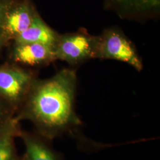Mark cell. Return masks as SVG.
Instances as JSON below:
<instances>
[{"mask_svg":"<svg viewBox=\"0 0 160 160\" xmlns=\"http://www.w3.org/2000/svg\"><path fill=\"white\" fill-rule=\"evenodd\" d=\"M59 35L45 22L38 13L31 25L13 40L12 43H36L55 47Z\"/></svg>","mask_w":160,"mask_h":160,"instance_id":"obj_8","label":"cell"},{"mask_svg":"<svg viewBox=\"0 0 160 160\" xmlns=\"http://www.w3.org/2000/svg\"><path fill=\"white\" fill-rule=\"evenodd\" d=\"M11 58L14 62L36 67L49 64L56 60L54 47L42 43H12Z\"/></svg>","mask_w":160,"mask_h":160,"instance_id":"obj_7","label":"cell"},{"mask_svg":"<svg viewBox=\"0 0 160 160\" xmlns=\"http://www.w3.org/2000/svg\"><path fill=\"white\" fill-rule=\"evenodd\" d=\"M37 79L33 72L17 64L0 65V98L15 116Z\"/></svg>","mask_w":160,"mask_h":160,"instance_id":"obj_2","label":"cell"},{"mask_svg":"<svg viewBox=\"0 0 160 160\" xmlns=\"http://www.w3.org/2000/svg\"><path fill=\"white\" fill-rule=\"evenodd\" d=\"M17 160H25V158H24V157L23 156H22V157H18V159Z\"/></svg>","mask_w":160,"mask_h":160,"instance_id":"obj_13","label":"cell"},{"mask_svg":"<svg viewBox=\"0 0 160 160\" xmlns=\"http://www.w3.org/2000/svg\"><path fill=\"white\" fill-rule=\"evenodd\" d=\"M96 58L123 62L138 71L143 69L142 59L135 46L122 30L116 28L106 29L98 36Z\"/></svg>","mask_w":160,"mask_h":160,"instance_id":"obj_3","label":"cell"},{"mask_svg":"<svg viewBox=\"0 0 160 160\" xmlns=\"http://www.w3.org/2000/svg\"><path fill=\"white\" fill-rule=\"evenodd\" d=\"M76 70L61 69L51 78L36 79L15 118L28 120L37 134L52 140L81 124L75 111Z\"/></svg>","mask_w":160,"mask_h":160,"instance_id":"obj_1","label":"cell"},{"mask_svg":"<svg viewBox=\"0 0 160 160\" xmlns=\"http://www.w3.org/2000/svg\"><path fill=\"white\" fill-rule=\"evenodd\" d=\"M39 12L31 0H14L6 12L4 30L8 44L29 28Z\"/></svg>","mask_w":160,"mask_h":160,"instance_id":"obj_5","label":"cell"},{"mask_svg":"<svg viewBox=\"0 0 160 160\" xmlns=\"http://www.w3.org/2000/svg\"><path fill=\"white\" fill-rule=\"evenodd\" d=\"M21 130L20 122H16L0 134V160H17V155L15 143L16 138L18 137Z\"/></svg>","mask_w":160,"mask_h":160,"instance_id":"obj_10","label":"cell"},{"mask_svg":"<svg viewBox=\"0 0 160 160\" xmlns=\"http://www.w3.org/2000/svg\"><path fill=\"white\" fill-rule=\"evenodd\" d=\"M16 122L18 121L15 118V113L0 98V134Z\"/></svg>","mask_w":160,"mask_h":160,"instance_id":"obj_11","label":"cell"},{"mask_svg":"<svg viewBox=\"0 0 160 160\" xmlns=\"http://www.w3.org/2000/svg\"><path fill=\"white\" fill-rule=\"evenodd\" d=\"M14 0H0V52L8 45L6 39L4 25L6 12Z\"/></svg>","mask_w":160,"mask_h":160,"instance_id":"obj_12","label":"cell"},{"mask_svg":"<svg viewBox=\"0 0 160 160\" xmlns=\"http://www.w3.org/2000/svg\"><path fill=\"white\" fill-rule=\"evenodd\" d=\"M98 42V36L89 34L82 29L60 34L54 47L55 59L74 65L96 58Z\"/></svg>","mask_w":160,"mask_h":160,"instance_id":"obj_4","label":"cell"},{"mask_svg":"<svg viewBox=\"0 0 160 160\" xmlns=\"http://www.w3.org/2000/svg\"><path fill=\"white\" fill-rule=\"evenodd\" d=\"M18 137L21 138L25 147L23 155L25 160H62L38 134L34 135L21 129Z\"/></svg>","mask_w":160,"mask_h":160,"instance_id":"obj_9","label":"cell"},{"mask_svg":"<svg viewBox=\"0 0 160 160\" xmlns=\"http://www.w3.org/2000/svg\"><path fill=\"white\" fill-rule=\"evenodd\" d=\"M106 10L114 12L118 16L131 20L143 21L158 17L160 0H103Z\"/></svg>","mask_w":160,"mask_h":160,"instance_id":"obj_6","label":"cell"}]
</instances>
